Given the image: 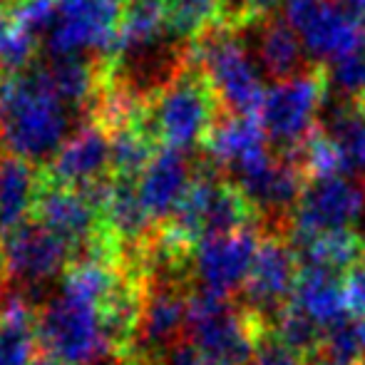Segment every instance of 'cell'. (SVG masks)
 Wrapping results in <instances>:
<instances>
[{
    "mask_svg": "<svg viewBox=\"0 0 365 365\" xmlns=\"http://www.w3.org/2000/svg\"><path fill=\"white\" fill-rule=\"evenodd\" d=\"M70 112L48 87L38 65L0 80V152L48 167L70 140Z\"/></svg>",
    "mask_w": 365,
    "mask_h": 365,
    "instance_id": "6da1fadb",
    "label": "cell"
},
{
    "mask_svg": "<svg viewBox=\"0 0 365 365\" xmlns=\"http://www.w3.org/2000/svg\"><path fill=\"white\" fill-rule=\"evenodd\" d=\"M189 58L209 82L219 107L231 117H256L264 105L261 70L244 35L214 23L192 40Z\"/></svg>",
    "mask_w": 365,
    "mask_h": 365,
    "instance_id": "7a4b0ae2",
    "label": "cell"
},
{
    "mask_svg": "<svg viewBox=\"0 0 365 365\" xmlns=\"http://www.w3.org/2000/svg\"><path fill=\"white\" fill-rule=\"evenodd\" d=\"M219 112L221 107L212 87L189 58L184 73L142 107L137 122L157 147L189 152L204 145L219 122Z\"/></svg>",
    "mask_w": 365,
    "mask_h": 365,
    "instance_id": "3957f363",
    "label": "cell"
},
{
    "mask_svg": "<svg viewBox=\"0 0 365 365\" xmlns=\"http://www.w3.org/2000/svg\"><path fill=\"white\" fill-rule=\"evenodd\" d=\"M266 323L259 316L234 303L199 289L189 291L187 343L202 356L221 365H249Z\"/></svg>",
    "mask_w": 365,
    "mask_h": 365,
    "instance_id": "277c9868",
    "label": "cell"
},
{
    "mask_svg": "<svg viewBox=\"0 0 365 365\" xmlns=\"http://www.w3.org/2000/svg\"><path fill=\"white\" fill-rule=\"evenodd\" d=\"M125 23V0H58L45 30L48 58H110Z\"/></svg>",
    "mask_w": 365,
    "mask_h": 365,
    "instance_id": "5b68a950",
    "label": "cell"
},
{
    "mask_svg": "<svg viewBox=\"0 0 365 365\" xmlns=\"http://www.w3.org/2000/svg\"><path fill=\"white\" fill-rule=\"evenodd\" d=\"M328 95L326 68L313 65L306 73L276 82L266 90L259 122L271 145L281 147L284 154L296 152L316 130L318 112Z\"/></svg>",
    "mask_w": 365,
    "mask_h": 365,
    "instance_id": "8992f818",
    "label": "cell"
},
{
    "mask_svg": "<svg viewBox=\"0 0 365 365\" xmlns=\"http://www.w3.org/2000/svg\"><path fill=\"white\" fill-rule=\"evenodd\" d=\"M35 331L43 351L70 365H97L112 358L97 308L70 293L60 291L40 308Z\"/></svg>",
    "mask_w": 365,
    "mask_h": 365,
    "instance_id": "52a82bcc",
    "label": "cell"
},
{
    "mask_svg": "<svg viewBox=\"0 0 365 365\" xmlns=\"http://www.w3.org/2000/svg\"><path fill=\"white\" fill-rule=\"evenodd\" d=\"M70 264L73 256L68 246L35 219H28L0 241V281L28 296L30 303Z\"/></svg>",
    "mask_w": 365,
    "mask_h": 365,
    "instance_id": "ba28073f",
    "label": "cell"
},
{
    "mask_svg": "<svg viewBox=\"0 0 365 365\" xmlns=\"http://www.w3.org/2000/svg\"><path fill=\"white\" fill-rule=\"evenodd\" d=\"M365 217V184L353 174L308 179L289 221V239L303 241L313 236L356 231Z\"/></svg>",
    "mask_w": 365,
    "mask_h": 365,
    "instance_id": "9c48e42d",
    "label": "cell"
},
{
    "mask_svg": "<svg viewBox=\"0 0 365 365\" xmlns=\"http://www.w3.org/2000/svg\"><path fill=\"white\" fill-rule=\"evenodd\" d=\"M298 274H301V261H298L289 234L264 231L249 279L241 291L244 296L241 306L259 316L269 328L271 321L291 303Z\"/></svg>",
    "mask_w": 365,
    "mask_h": 365,
    "instance_id": "30bf717a",
    "label": "cell"
},
{
    "mask_svg": "<svg viewBox=\"0 0 365 365\" xmlns=\"http://www.w3.org/2000/svg\"><path fill=\"white\" fill-rule=\"evenodd\" d=\"M284 20L313 60H336L363 48V28L338 0H284Z\"/></svg>",
    "mask_w": 365,
    "mask_h": 365,
    "instance_id": "8fae6325",
    "label": "cell"
},
{
    "mask_svg": "<svg viewBox=\"0 0 365 365\" xmlns=\"http://www.w3.org/2000/svg\"><path fill=\"white\" fill-rule=\"evenodd\" d=\"M261 234V226H246L231 234L199 241L192 254L194 289L229 301L234 293L244 291L254 256L259 251Z\"/></svg>",
    "mask_w": 365,
    "mask_h": 365,
    "instance_id": "7c38bea8",
    "label": "cell"
},
{
    "mask_svg": "<svg viewBox=\"0 0 365 365\" xmlns=\"http://www.w3.org/2000/svg\"><path fill=\"white\" fill-rule=\"evenodd\" d=\"M33 219L50 229L70 249L73 261L80 259L92 244L102 236L105 226L102 217L90 199L80 189L60 187L43 177L40 169V189L35 199Z\"/></svg>",
    "mask_w": 365,
    "mask_h": 365,
    "instance_id": "4fadbf2b",
    "label": "cell"
},
{
    "mask_svg": "<svg viewBox=\"0 0 365 365\" xmlns=\"http://www.w3.org/2000/svg\"><path fill=\"white\" fill-rule=\"evenodd\" d=\"M202 147L209 164L217 172H224V179L229 182H236L271 159L269 140L256 117L221 115Z\"/></svg>",
    "mask_w": 365,
    "mask_h": 365,
    "instance_id": "5bb4252c",
    "label": "cell"
},
{
    "mask_svg": "<svg viewBox=\"0 0 365 365\" xmlns=\"http://www.w3.org/2000/svg\"><path fill=\"white\" fill-rule=\"evenodd\" d=\"M43 177L70 189H85L110 179V135L95 122L80 127L55 154L53 162L43 167Z\"/></svg>",
    "mask_w": 365,
    "mask_h": 365,
    "instance_id": "9a60e30c",
    "label": "cell"
},
{
    "mask_svg": "<svg viewBox=\"0 0 365 365\" xmlns=\"http://www.w3.org/2000/svg\"><path fill=\"white\" fill-rule=\"evenodd\" d=\"M194 174H197V164L189 159V152L167 147L157 149L137 182V194L154 224H164L174 217L192 187Z\"/></svg>",
    "mask_w": 365,
    "mask_h": 365,
    "instance_id": "2e32d148",
    "label": "cell"
},
{
    "mask_svg": "<svg viewBox=\"0 0 365 365\" xmlns=\"http://www.w3.org/2000/svg\"><path fill=\"white\" fill-rule=\"evenodd\" d=\"M244 40L249 50H254V60L264 75L274 77L276 82L289 80L318 63L306 58V48L293 33V28L284 18H269L244 30Z\"/></svg>",
    "mask_w": 365,
    "mask_h": 365,
    "instance_id": "e0dca14e",
    "label": "cell"
},
{
    "mask_svg": "<svg viewBox=\"0 0 365 365\" xmlns=\"http://www.w3.org/2000/svg\"><path fill=\"white\" fill-rule=\"evenodd\" d=\"M291 306L311 318L321 331H328L351 318L346 308V293H343V276L306 269V266H301V274L296 279Z\"/></svg>",
    "mask_w": 365,
    "mask_h": 365,
    "instance_id": "ac0fdd59",
    "label": "cell"
},
{
    "mask_svg": "<svg viewBox=\"0 0 365 365\" xmlns=\"http://www.w3.org/2000/svg\"><path fill=\"white\" fill-rule=\"evenodd\" d=\"M40 189V172L33 164L0 154V241L30 219Z\"/></svg>",
    "mask_w": 365,
    "mask_h": 365,
    "instance_id": "d6986e66",
    "label": "cell"
},
{
    "mask_svg": "<svg viewBox=\"0 0 365 365\" xmlns=\"http://www.w3.org/2000/svg\"><path fill=\"white\" fill-rule=\"evenodd\" d=\"M291 244L301 266L336 276H346L353 266L365 259V239L356 231H336V234L313 236V239L291 241Z\"/></svg>",
    "mask_w": 365,
    "mask_h": 365,
    "instance_id": "ffe728a7",
    "label": "cell"
},
{
    "mask_svg": "<svg viewBox=\"0 0 365 365\" xmlns=\"http://www.w3.org/2000/svg\"><path fill=\"white\" fill-rule=\"evenodd\" d=\"M321 130L338 149L346 172H365V107L356 97L333 105Z\"/></svg>",
    "mask_w": 365,
    "mask_h": 365,
    "instance_id": "44dd1931",
    "label": "cell"
},
{
    "mask_svg": "<svg viewBox=\"0 0 365 365\" xmlns=\"http://www.w3.org/2000/svg\"><path fill=\"white\" fill-rule=\"evenodd\" d=\"M157 154V145L147 137L140 122L110 135V169L112 179L122 182H140L142 172L152 157Z\"/></svg>",
    "mask_w": 365,
    "mask_h": 365,
    "instance_id": "7402d4cb",
    "label": "cell"
},
{
    "mask_svg": "<svg viewBox=\"0 0 365 365\" xmlns=\"http://www.w3.org/2000/svg\"><path fill=\"white\" fill-rule=\"evenodd\" d=\"M217 23V0H167L164 25L169 33L192 43Z\"/></svg>",
    "mask_w": 365,
    "mask_h": 365,
    "instance_id": "603a6c76",
    "label": "cell"
},
{
    "mask_svg": "<svg viewBox=\"0 0 365 365\" xmlns=\"http://www.w3.org/2000/svg\"><path fill=\"white\" fill-rule=\"evenodd\" d=\"M308 365H363L358 338L353 331V318L323 331L316 353L308 358Z\"/></svg>",
    "mask_w": 365,
    "mask_h": 365,
    "instance_id": "cb8c5ba5",
    "label": "cell"
},
{
    "mask_svg": "<svg viewBox=\"0 0 365 365\" xmlns=\"http://www.w3.org/2000/svg\"><path fill=\"white\" fill-rule=\"evenodd\" d=\"M281 0H217V25L244 33L261 20L274 18Z\"/></svg>",
    "mask_w": 365,
    "mask_h": 365,
    "instance_id": "d4e9b609",
    "label": "cell"
},
{
    "mask_svg": "<svg viewBox=\"0 0 365 365\" xmlns=\"http://www.w3.org/2000/svg\"><path fill=\"white\" fill-rule=\"evenodd\" d=\"M326 75H328V82H333L346 97L365 95V48L336 60V63H331Z\"/></svg>",
    "mask_w": 365,
    "mask_h": 365,
    "instance_id": "484cf974",
    "label": "cell"
},
{
    "mask_svg": "<svg viewBox=\"0 0 365 365\" xmlns=\"http://www.w3.org/2000/svg\"><path fill=\"white\" fill-rule=\"evenodd\" d=\"M343 293L351 318L365 316V259L343 276Z\"/></svg>",
    "mask_w": 365,
    "mask_h": 365,
    "instance_id": "4316f807",
    "label": "cell"
},
{
    "mask_svg": "<svg viewBox=\"0 0 365 365\" xmlns=\"http://www.w3.org/2000/svg\"><path fill=\"white\" fill-rule=\"evenodd\" d=\"M159 365H221L212 358L202 356L194 346H189L187 341H182L179 346H174L172 351H167L162 356Z\"/></svg>",
    "mask_w": 365,
    "mask_h": 365,
    "instance_id": "83f0119b",
    "label": "cell"
},
{
    "mask_svg": "<svg viewBox=\"0 0 365 365\" xmlns=\"http://www.w3.org/2000/svg\"><path fill=\"white\" fill-rule=\"evenodd\" d=\"M30 365H70L65 361H60V358H55L53 353L43 351V348H38V353H35V358L30 361Z\"/></svg>",
    "mask_w": 365,
    "mask_h": 365,
    "instance_id": "f1b7e54d",
    "label": "cell"
},
{
    "mask_svg": "<svg viewBox=\"0 0 365 365\" xmlns=\"http://www.w3.org/2000/svg\"><path fill=\"white\" fill-rule=\"evenodd\" d=\"M353 331H356L358 348H361L363 365H365V316H363V318H353Z\"/></svg>",
    "mask_w": 365,
    "mask_h": 365,
    "instance_id": "f546056e",
    "label": "cell"
},
{
    "mask_svg": "<svg viewBox=\"0 0 365 365\" xmlns=\"http://www.w3.org/2000/svg\"><path fill=\"white\" fill-rule=\"evenodd\" d=\"M338 3L343 5V8L348 10H356V13H365V0H338Z\"/></svg>",
    "mask_w": 365,
    "mask_h": 365,
    "instance_id": "4dcf8cb0",
    "label": "cell"
},
{
    "mask_svg": "<svg viewBox=\"0 0 365 365\" xmlns=\"http://www.w3.org/2000/svg\"><path fill=\"white\" fill-rule=\"evenodd\" d=\"M356 100H358V102H361V105L365 107V95H361V97H356Z\"/></svg>",
    "mask_w": 365,
    "mask_h": 365,
    "instance_id": "1f68e13d",
    "label": "cell"
}]
</instances>
